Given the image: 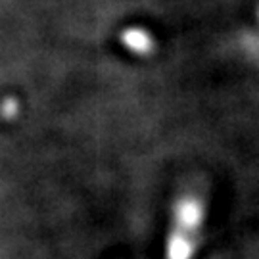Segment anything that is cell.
I'll use <instances>...</instances> for the list:
<instances>
[{
    "instance_id": "1",
    "label": "cell",
    "mask_w": 259,
    "mask_h": 259,
    "mask_svg": "<svg viewBox=\"0 0 259 259\" xmlns=\"http://www.w3.org/2000/svg\"><path fill=\"white\" fill-rule=\"evenodd\" d=\"M205 219V202L196 192H186L175 204L173 225L169 231L165 259H192Z\"/></svg>"
},
{
    "instance_id": "2",
    "label": "cell",
    "mask_w": 259,
    "mask_h": 259,
    "mask_svg": "<svg viewBox=\"0 0 259 259\" xmlns=\"http://www.w3.org/2000/svg\"><path fill=\"white\" fill-rule=\"evenodd\" d=\"M121 38V45L131 50L133 54H150V52H154V48H156V40L154 37L150 35L146 29L142 27H131V29H125L123 33L119 35Z\"/></svg>"
},
{
    "instance_id": "3",
    "label": "cell",
    "mask_w": 259,
    "mask_h": 259,
    "mask_svg": "<svg viewBox=\"0 0 259 259\" xmlns=\"http://www.w3.org/2000/svg\"><path fill=\"white\" fill-rule=\"evenodd\" d=\"M19 100L16 96H4L0 100V119L2 121H14L19 113Z\"/></svg>"
}]
</instances>
